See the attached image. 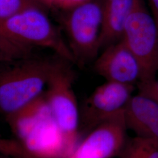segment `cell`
I'll use <instances>...</instances> for the list:
<instances>
[{
    "label": "cell",
    "mask_w": 158,
    "mask_h": 158,
    "mask_svg": "<svg viewBox=\"0 0 158 158\" xmlns=\"http://www.w3.org/2000/svg\"><path fill=\"white\" fill-rule=\"evenodd\" d=\"M18 142H8L5 153L19 158H67L62 132L44 93L6 117Z\"/></svg>",
    "instance_id": "1"
},
{
    "label": "cell",
    "mask_w": 158,
    "mask_h": 158,
    "mask_svg": "<svg viewBox=\"0 0 158 158\" xmlns=\"http://www.w3.org/2000/svg\"><path fill=\"white\" fill-rule=\"evenodd\" d=\"M57 61L33 53L1 63L0 111L6 117L40 96Z\"/></svg>",
    "instance_id": "2"
},
{
    "label": "cell",
    "mask_w": 158,
    "mask_h": 158,
    "mask_svg": "<svg viewBox=\"0 0 158 158\" xmlns=\"http://www.w3.org/2000/svg\"><path fill=\"white\" fill-rule=\"evenodd\" d=\"M0 32L23 45L44 48L74 64L73 55L60 29L51 22L40 8H34L0 21Z\"/></svg>",
    "instance_id": "3"
},
{
    "label": "cell",
    "mask_w": 158,
    "mask_h": 158,
    "mask_svg": "<svg viewBox=\"0 0 158 158\" xmlns=\"http://www.w3.org/2000/svg\"><path fill=\"white\" fill-rule=\"evenodd\" d=\"M66 10L60 19L61 27L74 64L83 67L97 58L101 49L102 2L87 0Z\"/></svg>",
    "instance_id": "4"
},
{
    "label": "cell",
    "mask_w": 158,
    "mask_h": 158,
    "mask_svg": "<svg viewBox=\"0 0 158 158\" xmlns=\"http://www.w3.org/2000/svg\"><path fill=\"white\" fill-rule=\"evenodd\" d=\"M68 61L58 60L44 93L52 115L62 132L68 156L77 147L80 113L73 83V72Z\"/></svg>",
    "instance_id": "5"
},
{
    "label": "cell",
    "mask_w": 158,
    "mask_h": 158,
    "mask_svg": "<svg viewBox=\"0 0 158 158\" xmlns=\"http://www.w3.org/2000/svg\"><path fill=\"white\" fill-rule=\"evenodd\" d=\"M121 40L139 62L140 81L155 79L158 71V25L142 3L130 15Z\"/></svg>",
    "instance_id": "6"
},
{
    "label": "cell",
    "mask_w": 158,
    "mask_h": 158,
    "mask_svg": "<svg viewBox=\"0 0 158 158\" xmlns=\"http://www.w3.org/2000/svg\"><path fill=\"white\" fill-rule=\"evenodd\" d=\"M135 85L107 81L98 86L85 100L81 110L84 127L92 130L98 125L124 111Z\"/></svg>",
    "instance_id": "7"
},
{
    "label": "cell",
    "mask_w": 158,
    "mask_h": 158,
    "mask_svg": "<svg viewBox=\"0 0 158 158\" xmlns=\"http://www.w3.org/2000/svg\"><path fill=\"white\" fill-rule=\"evenodd\" d=\"M124 111L98 125L67 158H110L119 155L127 142Z\"/></svg>",
    "instance_id": "8"
},
{
    "label": "cell",
    "mask_w": 158,
    "mask_h": 158,
    "mask_svg": "<svg viewBox=\"0 0 158 158\" xmlns=\"http://www.w3.org/2000/svg\"><path fill=\"white\" fill-rule=\"evenodd\" d=\"M94 69L107 81L135 85L141 79L139 62L122 40L108 46L97 57Z\"/></svg>",
    "instance_id": "9"
},
{
    "label": "cell",
    "mask_w": 158,
    "mask_h": 158,
    "mask_svg": "<svg viewBox=\"0 0 158 158\" xmlns=\"http://www.w3.org/2000/svg\"><path fill=\"white\" fill-rule=\"evenodd\" d=\"M127 128L137 136L158 142V104L144 96H132L124 110Z\"/></svg>",
    "instance_id": "10"
},
{
    "label": "cell",
    "mask_w": 158,
    "mask_h": 158,
    "mask_svg": "<svg viewBox=\"0 0 158 158\" xmlns=\"http://www.w3.org/2000/svg\"><path fill=\"white\" fill-rule=\"evenodd\" d=\"M141 3V0H104L102 2L101 48L122 39L128 18Z\"/></svg>",
    "instance_id": "11"
},
{
    "label": "cell",
    "mask_w": 158,
    "mask_h": 158,
    "mask_svg": "<svg viewBox=\"0 0 158 158\" xmlns=\"http://www.w3.org/2000/svg\"><path fill=\"white\" fill-rule=\"evenodd\" d=\"M121 158H158V142L136 136L127 141Z\"/></svg>",
    "instance_id": "12"
},
{
    "label": "cell",
    "mask_w": 158,
    "mask_h": 158,
    "mask_svg": "<svg viewBox=\"0 0 158 158\" xmlns=\"http://www.w3.org/2000/svg\"><path fill=\"white\" fill-rule=\"evenodd\" d=\"M33 49L17 43L0 32V63L29 56L33 54Z\"/></svg>",
    "instance_id": "13"
},
{
    "label": "cell",
    "mask_w": 158,
    "mask_h": 158,
    "mask_svg": "<svg viewBox=\"0 0 158 158\" xmlns=\"http://www.w3.org/2000/svg\"><path fill=\"white\" fill-rule=\"evenodd\" d=\"M40 0H0V21L27 10L40 8Z\"/></svg>",
    "instance_id": "14"
},
{
    "label": "cell",
    "mask_w": 158,
    "mask_h": 158,
    "mask_svg": "<svg viewBox=\"0 0 158 158\" xmlns=\"http://www.w3.org/2000/svg\"><path fill=\"white\" fill-rule=\"evenodd\" d=\"M138 94L158 104V80L155 79L139 81L136 85Z\"/></svg>",
    "instance_id": "15"
},
{
    "label": "cell",
    "mask_w": 158,
    "mask_h": 158,
    "mask_svg": "<svg viewBox=\"0 0 158 158\" xmlns=\"http://www.w3.org/2000/svg\"><path fill=\"white\" fill-rule=\"evenodd\" d=\"M150 2L152 8L153 17L155 19L158 27V0H150Z\"/></svg>",
    "instance_id": "16"
}]
</instances>
